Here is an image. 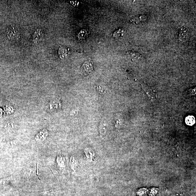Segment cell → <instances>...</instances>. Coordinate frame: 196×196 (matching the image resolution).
Here are the masks:
<instances>
[{
  "instance_id": "1",
  "label": "cell",
  "mask_w": 196,
  "mask_h": 196,
  "mask_svg": "<svg viewBox=\"0 0 196 196\" xmlns=\"http://www.w3.org/2000/svg\"><path fill=\"white\" fill-rule=\"evenodd\" d=\"M7 35L8 38L12 41H16L20 37V32L12 25L7 28Z\"/></svg>"
},
{
  "instance_id": "2",
  "label": "cell",
  "mask_w": 196,
  "mask_h": 196,
  "mask_svg": "<svg viewBox=\"0 0 196 196\" xmlns=\"http://www.w3.org/2000/svg\"><path fill=\"white\" fill-rule=\"evenodd\" d=\"M44 37L43 31L40 29H37L33 34L32 41L34 43L37 44L41 41Z\"/></svg>"
},
{
  "instance_id": "3",
  "label": "cell",
  "mask_w": 196,
  "mask_h": 196,
  "mask_svg": "<svg viewBox=\"0 0 196 196\" xmlns=\"http://www.w3.org/2000/svg\"><path fill=\"white\" fill-rule=\"evenodd\" d=\"M142 87L150 100H153L156 98L155 92L153 89L146 85H142Z\"/></svg>"
},
{
  "instance_id": "4",
  "label": "cell",
  "mask_w": 196,
  "mask_h": 196,
  "mask_svg": "<svg viewBox=\"0 0 196 196\" xmlns=\"http://www.w3.org/2000/svg\"><path fill=\"white\" fill-rule=\"evenodd\" d=\"M127 56L131 60L134 61L139 60L141 58L142 55L134 51H129L127 53Z\"/></svg>"
},
{
  "instance_id": "5",
  "label": "cell",
  "mask_w": 196,
  "mask_h": 196,
  "mask_svg": "<svg viewBox=\"0 0 196 196\" xmlns=\"http://www.w3.org/2000/svg\"><path fill=\"white\" fill-rule=\"evenodd\" d=\"M81 68L83 73L85 74H90L93 70V65L89 62H85Z\"/></svg>"
},
{
  "instance_id": "6",
  "label": "cell",
  "mask_w": 196,
  "mask_h": 196,
  "mask_svg": "<svg viewBox=\"0 0 196 196\" xmlns=\"http://www.w3.org/2000/svg\"><path fill=\"white\" fill-rule=\"evenodd\" d=\"M125 32V30L123 28H119L114 32L113 37L117 39L123 37L124 35Z\"/></svg>"
},
{
  "instance_id": "7",
  "label": "cell",
  "mask_w": 196,
  "mask_h": 196,
  "mask_svg": "<svg viewBox=\"0 0 196 196\" xmlns=\"http://www.w3.org/2000/svg\"><path fill=\"white\" fill-rule=\"evenodd\" d=\"M59 54L61 59H64L67 56L68 51L67 49L64 47H60L59 49Z\"/></svg>"
},
{
  "instance_id": "8",
  "label": "cell",
  "mask_w": 196,
  "mask_h": 196,
  "mask_svg": "<svg viewBox=\"0 0 196 196\" xmlns=\"http://www.w3.org/2000/svg\"><path fill=\"white\" fill-rule=\"evenodd\" d=\"M89 32L86 30H81L78 35V37L80 40H83L87 38L89 34Z\"/></svg>"
},
{
  "instance_id": "9",
  "label": "cell",
  "mask_w": 196,
  "mask_h": 196,
  "mask_svg": "<svg viewBox=\"0 0 196 196\" xmlns=\"http://www.w3.org/2000/svg\"><path fill=\"white\" fill-rule=\"evenodd\" d=\"M186 124L189 126H193L195 123V119L193 116H189L185 119Z\"/></svg>"
},
{
  "instance_id": "10",
  "label": "cell",
  "mask_w": 196,
  "mask_h": 196,
  "mask_svg": "<svg viewBox=\"0 0 196 196\" xmlns=\"http://www.w3.org/2000/svg\"><path fill=\"white\" fill-rule=\"evenodd\" d=\"M186 30H183V28H182L180 30V36H179V39L180 40H181L183 38V39L184 38L186 37Z\"/></svg>"
}]
</instances>
